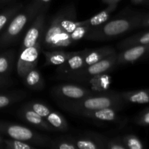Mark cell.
Returning a JSON list of instances; mask_svg holds the SVG:
<instances>
[{"instance_id":"cell-1","label":"cell","mask_w":149,"mask_h":149,"mask_svg":"<svg viewBox=\"0 0 149 149\" xmlns=\"http://www.w3.org/2000/svg\"><path fill=\"white\" fill-rule=\"evenodd\" d=\"M144 14L143 13H132L91 28L85 38L95 41L107 40L141 28Z\"/></svg>"},{"instance_id":"cell-2","label":"cell","mask_w":149,"mask_h":149,"mask_svg":"<svg viewBox=\"0 0 149 149\" xmlns=\"http://www.w3.org/2000/svg\"><path fill=\"white\" fill-rule=\"evenodd\" d=\"M124 100L120 93L104 92L100 94L94 93L77 100L63 101L62 106L66 110L78 114L84 111H93L106 108L120 109L123 106Z\"/></svg>"},{"instance_id":"cell-3","label":"cell","mask_w":149,"mask_h":149,"mask_svg":"<svg viewBox=\"0 0 149 149\" xmlns=\"http://www.w3.org/2000/svg\"><path fill=\"white\" fill-rule=\"evenodd\" d=\"M41 7L34 1L19 11L12 18L1 36H0V48L7 47L15 43L23 31L30 22L34 19Z\"/></svg>"},{"instance_id":"cell-4","label":"cell","mask_w":149,"mask_h":149,"mask_svg":"<svg viewBox=\"0 0 149 149\" xmlns=\"http://www.w3.org/2000/svg\"><path fill=\"white\" fill-rule=\"evenodd\" d=\"M73 43L71 34L65 31L60 23L59 12L52 17L49 26L45 29L42 45L47 49L67 47Z\"/></svg>"},{"instance_id":"cell-5","label":"cell","mask_w":149,"mask_h":149,"mask_svg":"<svg viewBox=\"0 0 149 149\" xmlns=\"http://www.w3.org/2000/svg\"><path fill=\"white\" fill-rule=\"evenodd\" d=\"M4 134L12 139L30 142L35 145L45 146L49 140L46 137L33 132L29 127L16 124L0 122V134Z\"/></svg>"},{"instance_id":"cell-6","label":"cell","mask_w":149,"mask_h":149,"mask_svg":"<svg viewBox=\"0 0 149 149\" xmlns=\"http://www.w3.org/2000/svg\"><path fill=\"white\" fill-rule=\"evenodd\" d=\"M41 47L42 40L39 41L33 46L20 51L16 65L17 74L20 78L23 79L31 70L36 67L41 52Z\"/></svg>"},{"instance_id":"cell-7","label":"cell","mask_w":149,"mask_h":149,"mask_svg":"<svg viewBox=\"0 0 149 149\" xmlns=\"http://www.w3.org/2000/svg\"><path fill=\"white\" fill-rule=\"evenodd\" d=\"M45 10H42L32 20L31 24L22 41L20 51L33 46L39 41L42 40L45 29Z\"/></svg>"},{"instance_id":"cell-8","label":"cell","mask_w":149,"mask_h":149,"mask_svg":"<svg viewBox=\"0 0 149 149\" xmlns=\"http://www.w3.org/2000/svg\"><path fill=\"white\" fill-rule=\"evenodd\" d=\"M52 94L58 98L63 100V101H69L84 98L90 95L93 94V92L81 86L65 84H60L54 87Z\"/></svg>"},{"instance_id":"cell-9","label":"cell","mask_w":149,"mask_h":149,"mask_svg":"<svg viewBox=\"0 0 149 149\" xmlns=\"http://www.w3.org/2000/svg\"><path fill=\"white\" fill-rule=\"evenodd\" d=\"M116 57H117V54L116 52H115V53L100 60L98 62L95 63L86 68H81V69L73 73H75L77 77H79L80 76L86 77H93L95 75L106 73L111 68H112L113 65L116 64Z\"/></svg>"},{"instance_id":"cell-10","label":"cell","mask_w":149,"mask_h":149,"mask_svg":"<svg viewBox=\"0 0 149 149\" xmlns=\"http://www.w3.org/2000/svg\"><path fill=\"white\" fill-rule=\"evenodd\" d=\"M149 51V45H136L122 49L116 57V64L132 63L146 57Z\"/></svg>"},{"instance_id":"cell-11","label":"cell","mask_w":149,"mask_h":149,"mask_svg":"<svg viewBox=\"0 0 149 149\" xmlns=\"http://www.w3.org/2000/svg\"><path fill=\"white\" fill-rule=\"evenodd\" d=\"M19 116L28 123L41 130L47 131H52L54 130V128L47 122L45 118L36 113L28 105L21 108L19 111Z\"/></svg>"},{"instance_id":"cell-12","label":"cell","mask_w":149,"mask_h":149,"mask_svg":"<svg viewBox=\"0 0 149 149\" xmlns=\"http://www.w3.org/2000/svg\"><path fill=\"white\" fill-rule=\"evenodd\" d=\"M89 49H84L79 52H73L69 58L60 65L58 68L61 74H72L73 72L81 69L84 66V61Z\"/></svg>"},{"instance_id":"cell-13","label":"cell","mask_w":149,"mask_h":149,"mask_svg":"<svg viewBox=\"0 0 149 149\" xmlns=\"http://www.w3.org/2000/svg\"><path fill=\"white\" fill-rule=\"evenodd\" d=\"M78 114L90 118V119L104 121V122H115L119 118L116 109H114V108H106V109H97V110L84 111L79 112Z\"/></svg>"},{"instance_id":"cell-14","label":"cell","mask_w":149,"mask_h":149,"mask_svg":"<svg viewBox=\"0 0 149 149\" xmlns=\"http://www.w3.org/2000/svg\"><path fill=\"white\" fill-rule=\"evenodd\" d=\"M91 136L87 138H79L78 140L74 141L71 138L75 143L77 148L79 149H100L106 148V143L107 139H104L103 137L95 135L93 136L91 134Z\"/></svg>"},{"instance_id":"cell-15","label":"cell","mask_w":149,"mask_h":149,"mask_svg":"<svg viewBox=\"0 0 149 149\" xmlns=\"http://www.w3.org/2000/svg\"><path fill=\"white\" fill-rule=\"evenodd\" d=\"M115 52H116V50L111 47H103L97 48L95 49H89L84 58V66L82 68H86L95 63L98 62L100 60Z\"/></svg>"},{"instance_id":"cell-16","label":"cell","mask_w":149,"mask_h":149,"mask_svg":"<svg viewBox=\"0 0 149 149\" xmlns=\"http://www.w3.org/2000/svg\"><path fill=\"white\" fill-rule=\"evenodd\" d=\"M124 101L136 104H146L149 103V89L132 90L120 93Z\"/></svg>"},{"instance_id":"cell-17","label":"cell","mask_w":149,"mask_h":149,"mask_svg":"<svg viewBox=\"0 0 149 149\" xmlns=\"http://www.w3.org/2000/svg\"><path fill=\"white\" fill-rule=\"evenodd\" d=\"M149 45V31L132 35L119 43L118 48L121 50L136 45Z\"/></svg>"},{"instance_id":"cell-18","label":"cell","mask_w":149,"mask_h":149,"mask_svg":"<svg viewBox=\"0 0 149 149\" xmlns=\"http://www.w3.org/2000/svg\"><path fill=\"white\" fill-rule=\"evenodd\" d=\"M23 79L26 85L32 90H41L45 87V80L36 68L31 70Z\"/></svg>"},{"instance_id":"cell-19","label":"cell","mask_w":149,"mask_h":149,"mask_svg":"<svg viewBox=\"0 0 149 149\" xmlns=\"http://www.w3.org/2000/svg\"><path fill=\"white\" fill-rule=\"evenodd\" d=\"M46 58L47 64L52 65H61L63 64L73 54V52H65L63 50L43 51Z\"/></svg>"},{"instance_id":"cell-20","label":"cell","mask_w":149,"mask_h":149,"mask_svg":"<svg viewBox=\"0 0 149 149\" xmlns=\"http://www.w3.org/2000/svg\"><path fill=\"white\" fill-rule=\"evenodd\" d=\"M111 80V77L109 74L103 73V74L91 77L90 83L93 91L102 93V92H106L109 90Z\"/></svg>"},{"instance_id":"cell-21","label":"cell","mask_w":149,"mask_h":149,"mask_svg":"<svg viewBox=\"0 0 149 149\" xmlns=\"http://www.w3.org/2000/svg\"><path fill=\"white\" fill-rule=\"evenodd\" d=\"M117 5L118 4H111V5H108L107 7L105 10H103V11L100 12V13L96 14L93 17H90L88 20H84V22L87 24H88L89 26H91L92 28L103 24L106 22H107L109 17H110V15L116 10V7H117Z\"/></svg>"},{"instance_id":"cell-22","label":"cell","mask_w":149,"mask_h":149,"mask_svg":"<svg viewBox=\"0 0 149 149\" xmlns=\"http://www.w3.org/2000/svg\"><path fill=\"white\" fill-rule=\"evenodd\" d=\"M45 119L52 127L58 130L61 131V132H65L68 130V125L66 120L58 112L51 111V112L47 115Z\"/></svg>"},{"instance_id":"cell-23","label":"cell","mask_w":149,"mask_h":149,"mask_svg":"<svg viewBox=\"0 0 149 149\" xmlns=\"http://www.w3.org/2000/svg\"><path fill=\"white\" fill-rule=\"evenodd\" d=\"M15 54L13 51H7L0 54V76L5 77L10 74L14 61Z\"/></svg>"},{"instance_id":"cell-24","label":"cell","mask_w":149,"mask_h":149,"mask_svg":"<svg viewBox=\"0 0 149 149\" xmlns=\"http://www.w3.org/2000/svg\"><path fill=\"white\" fill-rule=\"evenodd\" d=\"M23 8V4H17L15 5H13L12 7H8L4 11L0 13V31L5 27L6 26L8 25L10 20H12L13 17L18 13L19 11L21 10Z\"/></svg>"},{"instance_id":"cell-25","label":"cell","mask_w":149,"mask_h":149,"mask_svg":"<svg viewBox=\"0 0 149 149\" xmlns=\"http://www.w3.org/2000/svg\"><path fill=\"white\" fill-rule=\"evenodd\" d=\"M127 149H143L144 145L137 135L128 134L121 138Z\"/></svg>"},{"instance_id":"cell-26","label":"cell","mask_w":149,"mask_h":149,"mask_svg":"<svg viewBox=\"0 0 149 149\" xmlns=\"http://www.w3.org/2000/svg\"><path fill=\"white\" fill-rule=\"evenodd\" d=\"M91 26L83 21H79V25L74 29V31L71 33V38L73 42L76 41L80 40V39L85 38L86 35L87 34L89 31L91 29Z\"/></svg>"},{"instance_id":"cell-27","label":"cell","mask_w":149,"mask_h":149,"mask_svg":"<svg viewBox=\"0 0 149 149\" xmlns=\"http://www.w3.org/2000/svg\"><path fill=\"white\" fill-rule=\"evenodd\" d=\"M23 97V95L22 93H13L0 94V109L7 107Z\"/></svg>"},{"instance_id":"cell-28","label":"cell","mask_w":149,"mask_h":149,"mask_svg":"<svg viewBox=\"0 0 149 149\" xmlns=\"http://www.w3.org/2000/svg\"><path fill=\"white\" fill-rule=\"evenodd\" d=\"M4 145L8 149H34L36 148V146L31 145L27 142L12 138L10 140H4Z\"/></svg>"},{"instance_id":"cell-29","label":"cell","mask_w":149,"mask_h":149,"mask_svg":"<svg viewBox=\"0 0 149 149\" xmlns=\"http://www.w3.org/2000/svg\"><path fill=\"white\" fill-rule=\"evenodd\" d=\"M50 147L52 148L58 149H77L75 143L71 138L67 139L55 140L53 142H51Z\"/></svg>"},{"instance_id":"cell-30","label":"cell","mask_w":149,"mask_h":149,"mask_svg":"<svg viewBox=\"0 0 149 149\" xmlns=\"http://www.w3.org/2000/svg\"><path fill=\"white\" fill-rule=\"evenodd\" d=\"M30 108H31L36 113L40 115L43 118H46L47 115L51 112L50 109L45 104L39 102H31V103L27 104Z\"/></svg>"},{"instance_id":"cell-31","label":"cell","mask_w":149,"mask_h":149,"mask_svg":"<svg viewBox=\"0 0 149 149\" xmlns=\"http://www.w3.org/2000/svg\"><path fill=\"white\" fill-rule=\"evenodd\" d=\"M106 148L108 149H127L124 145L121 138L107 139L106 143Z\"/></svg>"},{"instance_id":"cell-32","label":"cell","mask_w":149,"mask_h":149,"mask_svg":"<svg viewBox=\"0 0 149 149\" xmlns=\"http://www.w3.org/2000/svg\"><path fill=\"white\" fill-rule=\"evenodd\" d=\"M135 122L141 126L149 125V109H144L135 119Z\"/></svg>"},{"instance_id":"cell-33","label":"cell","mask_w":149,"mask_h":149,"mask_svg":"<svg viewBox=\"0 0 149 149\" xmlns=\"http://www.w3.org/2000/svg\"><path fill=\"white\" fill-rule=\"evenodd\" d=\"M141 28H149V13L144 14L141 22Z\"/></svg>"},{"instance_id":"cell-34","label":"cell","mask_w":149,"mask_h":149,"mask_svg":"<svg viewBox=\"0 0 149 149\" xmlns=\"http://www.w3.org/2000/svg\"><path fill=\"white\" fill-rule=\"evenodd\" d=\"M52 0H34L35 2L41 7L42 10H45V7H46L47 5L49 4V3Z\"/></svg>"},{"instance_id":"cell-35","label":"cell","mask_w":149,"mask_h":149,"mask_svg":"<svg viewBox=\"0 0 149 149\" xmlns=\"http://www.w3.org/2000/svg\"><path fill=\"white\" fill-rule=\"evenodd\" d=\"M121 0H101L103 4H106L107 5H111V4H118V2Z\"/></svg>"},{"instance_id":"cell-36","label":"cell","mask_w":149,"mask_h":149,"mask_svg":"<svg viewBox=\"0 0 149 149\" xmlns=\"http://www.w3.org/2000/svg\"><path fill=\"white\" fill-rule=\"evenodd\" d=\"M7 84V81H6L5 77H1V76H0V89H1V87L6 86V84Z\"/></svg>"},{"instance_id":"cell-37","label":"cell","mask_w":149,"mask_h":149,"mask_svg":"<svg viewBox=\"0 0 149 149\" xmlns=\"http://www.w3.org/2000/svg\"><path fill=\"white\" fill-rule=\"evenodd\" d=\"M134 4H141L142 3H145L146 0H131Z\"/></svg>"},{"instance_id":"cell-38","label":"cell","mask_w":149,"mask_h":149,"mask_svg":"<svg viewBox=\"0 0 149 149\" xmlns=\"http://www.w3.org/2000/svg\"><path fill=\"white\" fill-rule=\"evenodd\" d=\"M4 145V139L2 138L1 135H0V147H1Z\"/></svg>"},{"instance_id":"cell-39","label":"cell","mask_w":149,"mask_h":149,"mask_svg":"<svg viewBox=\"0 0 149 149\" xmlns=\"http://www.w3.org/2000/svg\"><path fill=\"white\" fill-rule=\"evenodd\" d=\"M12 1V0H0V3H1V4H4V3L9 2V1Z\"/></svg>"},{"instance_id":"cell-40","label":"cell","mask_w":149,"mask_h":149,"mask_svg":"<svg viewBox=\"0 0 149 149\" xmlns=\"http://www.w3.org/2000/svg\"><path fill=\"white\" fill-rule=\"evenodd\" d=\"M146 3H149V0H146Z\"/></svg>"},{"instance_id":"cell-41","label":"cell","mask_w":149,"mask_h":149,"mask_svg":"<svg viewBox=\"0 0 149 149\" xmlns=\"http://www.w3.org/2000/svg\"><path fill=\"white\" fill-rule=\"evenodd\" d=\"M146 57H149V51H148V53H147V55H146Z\"/></svg>"},{"instance_id":"cell-42","label":"cell","mask_w":149,"mask_h":149,"mask_svg":"<svg viewBox=\"0 0 149 149\" xmlns=\"http://www.w3.org/2000/svg\"><path fill=\"white\" fill-rule=\"evenodd\" d=\"M146 109H149V106H148V107L146 108Z\"/></svg>"}]
</instances>
